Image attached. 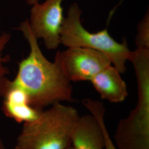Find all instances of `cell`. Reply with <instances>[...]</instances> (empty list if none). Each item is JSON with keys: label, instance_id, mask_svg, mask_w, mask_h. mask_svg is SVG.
I'll return each instance as SVG.
<instances>
[{"label": "cell", "instance_id": "6da1fadb", "mask_svg": "<svg viewBox=\"0 0 149 149\" xmlns=\"http://www.w3.org/2000/svg\"><path fill=\"white\" fill-rule=\"evenodd\" d=\"M18 30L29 44L30 52L18 64L15 78L7 84L24 91L31 106L42 110L61 102L73 101L72 87L55 57L54 63L44 55L29 26L28 20L22 22Z\"/></svg>", "mask_w": 149, "mask_h": 149}, {"label": "cell", "instance_id": "7a4b0ae2", "mask_svg": "<svg viewBox=\"0 0 149 149\" xmlns=\"http://www.w3.org/2000/svg\"><path fill=\"white\" fill-rule=\"evenodd\" d=\"M79 117L74 107L54 103L42 110L34 120L23 124L16 146L21 149H67Z\"/></svg>", "mask_w": 149, "mask_h": 149}, {"label": "cell", "instance_id": "3957f363", "mask_svg": "<svg viewBox=\"0 0 149 149\" xmlns=\"http://www.w3.org/2000/svg\"><path fill=\"white\" fill-rule=\"evenodd\" d=\"M138 84L136 106L120 120L114 135L118 149H149V57L136 55L132 60Z\"/></svg>", "mask_w": 149, "mask_h": 149}, {"label": "cell", "instance_id": "277c9868", "mask_svg": "<svg viewBox=\"0 0 149 149\" xmlns=\"http://www.w3.org/2000/svg\"><path fill=\"white\" fill-rule=\"evenodd\" d=\"M81 13L76 3L70 6L61 29V44L68 48H90L100 52L109 59L120 74L124 73L127 70L125 64L132 53L128 48L127 41L122 43L116 41L107 29L97 33L87 31L81 23Z\"/></svg>", "mask_w": 149, "mask_h": 149}, {"label": "cell", "instance_id": "5b68a950", "mask_svg": "<svg viewBox=\"0 0 149 149\" xmlns=\"http://www.w3.org/2000/svg\"><path fill=\"white\" fill-rule=\"evenodd\" d=\"M55 57L70 82L90 81L112 64L104 54L90 48H68L63 52H58Z\"/></svg>", "mask_w": 149, "mask_h": 149}, {"label": "cell", "instance_id": "8992f818", "mask_svg": "<svg viewBox=\"0 0 149 149\" xmlns=\"http://www.w3.org/2000/svg\"><path fill=\"white\" fill-rule=\"evenodd\" d=\"M63 0H46L32 6L29 26L33 35L42 39L48 50H54L61 44L60 32L64 22Z\"/></svg>", "mask_w": 149, "mask_h": 149}, {"label": "cell", "instance_id": "52a82bcc", "mask_svg": "<svg viewBox=\"0 0 149 149\" xmlns=\"http://www.w3.org/2000/svg\"><path fill=\"white\" fill-rule=\"evenodd\" d=\"M1 95L3 97L2 110L4 114L17 123L24 124L33 121L42 111L30 105L28 97L24 91L8 85L7 82Z\"/></svg>", "mask_w": 149, "mask_h": 149}, {"label": "cell", "instance_id": "ba28073f", "mask_svg": "<svg viewBox=\"0 0 149 149\" xmlns=\"http://www.w3.org/2000/svg\"><path fill=\"white\" fill-rule=\"evenodd\" d=\"M71 145L74 149H104V136L101 127L94 116L80 117L71 135Z\"/></svg>", "mask_w": 149, "mask_h": 149}, {"label": "cell", "instance_id": "9c48e42d", "mask_svg": "<svg viewBox=\"0 0 149 149\" xmlns=\"http://www.w3.org/2000/svg\"><path fill=\"white\" fill-rule=\"evenodd\" d=\"M102 99L112 103H119L128 96L127 86L120 73L109 65L93 76L90 81Z\"/></svg>", "mask_w": 149, "mask_h": 149}, {"label": "cell", "instance_id": "30bf717a", "mask_svg": "<svg viewBox=\"0 0 149 149\" xmlns=\"http://www.w3.org/2000/svg\"><path fill=\"white\" fill-rule=\"evenodd\" d=\"M83 104L90 111L91 114L97 118L101 127L104 136V149H118L106 127L104 120L105 108L103 104L100 102L91 99L83 100Z\"/></svg>", "mask_w": 149, "mask_h": 149}, {"label": "cell", "instance_id": "8fae6325", "mask_svg": "<svg viewBox=\"0 0 149 149\" xmlns=\"http://www.w3.org/2000/svg\"><path fill=\"white\" fill-rule=\"evenodd\" d=\"M11 39V35L8 33L3 32L0 34V95L3 90L7 81V75L10 70L6 66L8 57L4 56L3 52Z\"/></svg>", "mask_w": 149, "mask_h": 149}, {"label": "cell", "instance_id": "7c38bea8", "mask_svg": "<svg viewBox=\"0 0 149 149\" xmlns=\"http://www.w3.org/2000/svg\"><path fill=\"white\" fill-rule=\"evenodd\" d=\"M135 43L137 48L149 49V11L139 23Z\"/></svg>", "mask_w": 149, "mask_h": 149}, {"label": "cell", "instance_id": "4fadbf2b", "mask_svg": "<svg viewBox=\"0 0 149 149\" xmlns=\"http://www.w3.org/2000/svg\"><path fill=\"white\" fill-rule=\"evenodd\" d=\"M38 2H39V0H27V3L30 5H33V4Z\"/></svg>", "mask_w": 149, "mask_h": 149}, {"label": "cell", "instance_id": "5bb4252c", "mask_svg": "<svg viewBox=\"0 0 149 149\" xmlns=\"http://www.w3.org/2000/svg\"><path fill=\"white\" fill-rule=\"evenodd\" d=\"M0 149H5V145L1 140H0Z\"/></svg>", "mask_w": 149, "mask_h": 149}, {"label": "cell", "instance_id": "9a60e30c", "mask_svg": "<svg viewBox=\"0 0 149 149\" xmlns=\"http://www.w3.org/2000/svg\"><path fill=\"white\" fill-rule=\"evenodd\" d=\"M12 149H19V148H18V147H17V146H16V145H15V147H14V148H12Z\"/></svg>", "mask_w": 149, "mask_h": 149}, {"label": "cell", "instance_id": "2e32d148", "mask_svg": "<svg viewBox=\"0 0 149 149\" xmlns=\"http://www.w3.org/2000/svg\"><path fill=\"white\" fill-rule=\"evenodd\" d=\"M73 149V148H72V146H71H71H69V148H68V149Z\"/></svg>", "mask_w": 149, "mask_h": 149}, {"label": "cell", "instance_id": "e0dca14e", "mask_svg": "<svg viewBox=\"0 0 149 149\" xmlns=\"http://www.w3.org/2000/svg\"><path fill=\"white\" fill-rule=\"evenodd\" d=\"M0 34H1V32H0Z\"/></svg>", "mask_w": 149, "mask_h": 149}]
</instances>
